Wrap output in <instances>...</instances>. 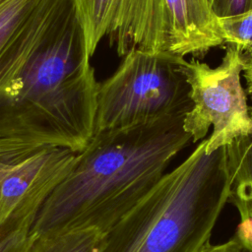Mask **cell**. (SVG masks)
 Wrapping results in <instances>:
<instances>
[{"instance_id": "obj_1", "label": "cell", "mask_w": 252, "mask_h": 252, "mask_svg": "<svg viewBox=\"0 0 252 252\" xmlns=\"http://www.w3.org/2000/svg\"><path fill=\"white\" fill-rule=\"evenodd\" d=\"M73 0H40L0 50V140L80 153L98 84Z\"/></svg>"}, {"instance_id": "obj_2", "label": "cell", "mask_w": 252, "mask_h": 252, "mask_svg": "<svg viewBox=\"0 0 252 252\" xmlns=\"http://www.w3.org/2000/svg\"><path fill=\"white\" fill-rule=\"evenodd\" d=\"M185 114L95 132L41 206L31 233L106 232L158 185L192 142L183 128Z\"/></svg>"}, {"instance_id": "obj_3", "label": "cell", "mask_w": 252, "mask_h": 252, "mask_svg": "<svg viewBox=\"0 0 252 252\" xmlns=\"http://www.w3.org/2000/svg\"><path fill=\"white\" fill-rule=\"evenodd\" d=\"M207 139L103 233L98 252H199L227 203L224 147Z\"/></svg>"}, {"instance_id": "obj_4", "label": "cell", "mask_w": 252, "mask_h": 252, "mask_svg": "<svg viewBox=\"0 0 252 252\" xmlns=\"http://www.w3.org/2000/svg\"><path fill=\"white\" fill-rule=\"evenodd\" d=\"M184 62L166 51H127L114 73L98 84L94 133L188 112L192 102Z\"/></svg>"}, {"instance_id": "obj_5", "label": "cell", "mask_w": 252, "mask_h": 252, "mask_svg": "<svg viewBox=\"0 0 252 252\" xmlns=\"http://www.w3.org/2000/svg\"><path fill=\"white\" fill-rule=\"evenodd\" d=\"M242 54L237 46L226 44L225 53L216 67L196 59L184 62L192 107L184 115L183 128L192 143H197L205 139L212 127L206 143L209 152L252 134V115L240 79Z\"/></svg>"}, {"instance_id": "obj_6", "label": "cell", "mask_w": 252, "mask_h": 252, "mask_svg": "<svg viewBox=\"0 0 252 252\" xmlns=\"http://www.w3.org/2000/svg\"><path fill=\"white\" fill-rule=\"evenodd\" d=\"M77 154L53 145L0 140V234L32 228Z\"/></svg>"}, {"instance_id": "obj_7", "label": "cell", "mask_w": 252, "mask_h": 252, "mask_svg": "<svg viewBox=\"0 0 252 252\" xmlns=\"http://www.w3.org/2000/svg\"><path fill=\"white\" fill-rule=\"evenodd\" d=\"M91 58L108 36L123 57L132 48L167 52L162 0H73Z\"/></svg>"}, {"instance_id": "obj_8", "label": "cell", "mask_w": 252, "mask_h": 252, "mask_svg": "<svg viewBox=\"0 0 252 252\" xmlns=\"http://www.w3.org/2000/svg\"><path fill=\"white\" fill-rule=\"evenodd\" d=\"M167 52L179 57L202 56L221 46L222 33L213 0H162Z\"/></svg>"}, {"instance_id": "obj_9", "label": "cell", "mask_w": 252, "mask_h": 252, "mask_svg": "<svg viewBox=\"0 0 252 252\" xmlns=\"http://www.w3.org/2000/svg\"><path fill=\"white\" fill-rule=\"evenodd\" d=\"M224 157L229 181L227 203L239 215L233 236L252 250V134L224 146Z\"/></svg>"}, {"instance_id": "obj_10", "label": "cell", "mask_w": 252, "mask_h": 252, "mask_svg": "<svg viewBox=\"0 0 252 252\" xmlns=\"http://www.w3.org/2000/svg\"><path fill=\"white\" fill-rule=\"evenodd\" d=\"M102 236L103 233L95 229H72L33 235L27 252H98Z\"/></svg>"}, {"instance_id": "obj_11", "label": "cell", "mask_w": 252, "mask_h": 252, "mask_svg": "<svg viewBox=\"0 0 252 252\" xmlns=\"http://www.w3.org/2000/svg\"><path fill=\"white\" fill-rule=\"evenodd\" d=\"M218 20L223 43L233 44L243 53L252 51V9Z\"/></svg>"}, {"instance_id": "obj_12", "label": "cell", "mask_w": 252, "mask_h": 252, "mask_svg": "<svg viewBox=\"0 0 252 252\" xmlns=\"http://www.w3.org/2000/svg\"><path fill=\"white\" fill-rule=\"evenodd\" d=\"M40 0H0V50Z\"/></svg>"}, {"instance_id": "obj_13", "label": "cell", "mask_w": 252, "mask_h": 252, "mask_svg": "<svg viewBox=\"0 0 252 252\" xmlns=\"http://www.w3.org/2000/svg\"><path fill=\"white\" fill-rule=\"evenodd\" d=\"M32 238L31 227L0 234V252H27Z\"/></svg>"}, {"instance_id": "obj_14", "label": "cell", "mask_w": 252, "mask_h": 252, "mask_svg": "<svg viewBox=\"0 0 252 252\" xmlns=\"http://www.w3.org/2000/svg\"><path fill=\"white\" fill-rule=\"evenodd\" d=\"M213 8L218 18L244 13L252 9V0H213Z\"/></svg>"}, {"instance_id": "obj_15", "label": "cell", "mask_w": 252, "mask_h": 252, "mask_svg": "<svg viewBox=\"0 0 252 252\" xmlns=\"http://www.w3.org/2000/svg\"><path fill=\"white\" fill-rule=\"evenodd\" d=\"M199 252H252V250L232 236L223 243L211 244L209 242Z\"/></svg>"}, {"instance_id": "obj_16", "label": "cell", "mask_w": 252, "mask_h": 252, "mask_svg": "<svg viewBox=\"0 0 252 252\" xmlns=\"http://www.w3.org/2000/svg\"><path fill=\"white\" fill-rule=\"evenodd\" d=\"M243 69L242 76L246 83V91L252 99V51L243 53Z\"/></svg>"}, {"instance_id": "obj_17", "label": "cell", "mask_w": 252, "mask_h": 252, "mask_svg": "<svg viewBox=\"0 0 252 252\" xmlns=\"http://www.w3.org/2000/svg\"><path fill=\"white\" fill-rule=\"evenodd\" d=\"M250 114L252 115V108H250Z\"/></svg>"}]
</instances>
